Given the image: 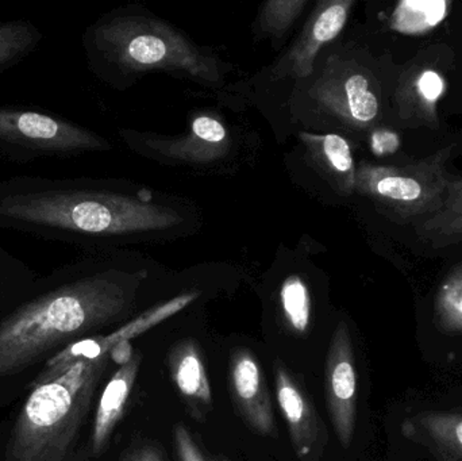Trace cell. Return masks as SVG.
Wrapping results in <instances>:
<instances>
[{
  "label": "cell",
  "mask_w": 462,
  "mask_h": 461,
  "mask_svg": "<svg viewBox=\"0 0 462 461\" xmlns=\"http://www.w3.org/2000/svg\"><path fill=\"white\" fill-rule=\"evenodd\" d=\"M119 461H134L133 460V455L132 451L127 452V454H125L124 456L119 459Z\"/></svg>",
  "instance_id": "cell-31"
},
{
  "label": "cell",
  "mask_w": 462,
  "mask_h": 461,
  "mask_svg": "<svg viewBox=\"0 0 462 461\" xmlns=\"http://www.w3.org/2000/svg\"><path fill=\"white\" fill-rule=\"evenodd\" d=\"M134 354L135 352L130 340L121 341V343L116 344L111 349L110 359L111 362L116 363V364H119V367H122V365L127 364L134 357Z\"/></svg>",
  "instance_id": "cell-28"
},
{
  "label": "cell",
  "mask_w": 462,
  "mask_h": 461,
  "mask_svg": "<svg viewBox=\"0 0 462 461\" xmlns=\"http://www.w3.org/2000/svg\"><path fill=\"white\" fill-rule=\"evenodd\" d=\"M401 148V137L390 129L374 130L371 135V149L374 156L383 157L396 153Z\"/></svg>",
  "instance_id": "cell-27"
},
{
  "label": "cell",
  "mask_w": 462,
  "mask_h": 461,
  "mask_svg": "<svg viewBox=\"0 0 462 461\" xmlns=\"http://www.w3.org/2000/svg\"><path fill=\"white\" fill-rule=\"evenodd\" d=\"M134 461H165L156 444L145 443L132 451Z\"/></svg>",
  "instance_id": "cell-29"
},
{
  "label": "cell",
  "mask_w": 462,
  "mask_h": 461,
  "mask_svg": "<svg viewBox=\"0 0 462 461\" xmlns=\"http://www.w3.org/2000/svg\"><path fill=\"white\" fill-rule=\"evenodd\" d=\"M32 271L7 249L0 246V310H7L34 284Z\"/></svg>",
  "instance_id": "cell-24"
},
{
  "label": "cell",
  "mask_w": 462,
  "mask_h": 461,
  "mask_svg": "<svg viewBox=\"0 0 462 461\" xmlns=\"http://www.w3.org/2000/svg\"><path fill=\"white\" fill-rule=\"evenodd\" d=\"M122 137L137 151L162 161L183 164H210L229 154L231 138L224 122L210 113H202L191 122V130L178 137L138 135L134 132H121Z\"/></svg>",
  "instance_id": "cell-7"
},
{
  "label": "cell",
  "mask_w": 462,
  "mask_h": 461,
  "mask_svg": "<svg viewBox=\"0 0 462 461\" xmlns=\"http://www.w3.org/2000/svg\"><path fill=\"white\" fill-rule=\"evenodd\" d=\"M325 397L337 438L347 449L357 421L358 382L352 335L345 321L337 325L326 356Z\"/></svg>",
  "instance_id": "cell-8"
},
{
  "label": "cell",
  "mask_w": 462,
  "mask_h": 461,
  "mask_svg": "<svg viewBox=\"0 0 462 461\" xmlns=\"http://www.w3.org/2000/svg\"><path fill=\"white\" fill-rule=\"evenodd\" d=\"M173 447L178 461H208L183 422L173 427Z\"/></svg>",
  "instance_id": "cell-26"
},
{
  "label": "cell",
  "mask_w": 462,
  "mask_h": 461,
  "mask_svg": "<svg viewBox=\"0 0 462 461\" xmlns=\"http://www.w3.org/2000/svg\"><path fill=\"white\" fill-rule=\"evenodd\" d=\"M450 7L448 0H404L391 14V29L404 35L426 34L445 21Z\"/></svg>",
  "instance_id": "cell-20"
},
{
  "label": "cell",
  "mask_w": 462,
  "mask_h": 461,
  "mask_svg": "<svg viewBox=\"0 0 462 461\" xmlns=\"http://www.w3.org/2000/svg\"><path fill=\"white\" fill-rule=\"evenodd\" d=\"M106 138L59 114L32 106L0 105V156L10 161L110 151Z\"/></svg>",
  "instance_id": "cell-6"
},
{
  "label": "cell",
  "mask_w": 462,
  "mask_h": 461,
  "mask_svg": "<svg viewBox=\"0 0 462 461\" xmlns=\"http://www.w3.org/2000/svg\"><path fill=\"white\" fill-rule=\"evenodd\" d=\"M168 370L189 416L203 422L213 410V390L203 360L202 349L194 338H183L168 352Z\"/></svg>",
  "instance_id": "cell-14"
},
{
  "label": "cell",
  "mask_w": 462,
  "mask_h": 461,
  "mask_svg": "<svg viewBox=\"0 0 462 461\" xmlns=\"http://www.w3.org/2000/svg\"><path fill=\"white\" fill-rule=\"evenodd\" d=\"M434 322L439 332L462 335V265L444 279L437 291Z\"/></svg>",
  "instance_id": "cell-23"
},
{
  "label": "cell",
  "mask_w": 462,
  "mask_h": 461,
  "mask_svg": "<svg viewBox=\"0 0 462 461\" xmlns=\"http://www.w3.org/2000/svg\"><path fill=\"white\" fill-rule=\"evenodd\" d=\"M415 226L418 235L436 248L462 244V178H453L442 207Z\"/></svg>",
  "instance_id": "cell-19"
},
{
  "label": "cell",
  "mask_w": 462,
  "mask_h": 461,
  "mask_svg": "<svg viewBox=\"0 0 462 461\" xmlns=\"http://www.w3.org/2000/svg\"><path fill=\"white\" fill-rule=\"evenodd\" d=\"M273 373L277 405L287 422L296 457L300 461H320L328 443L325 422L299 379L282 360L273 363Z\"/></svg>",
  "instance_id": "cell-11"
},
{
  "label": "cell",
  "mask_w": 462,
  "mask_h": 461,
  "mask_svg": "<svg viewBox=\"0 0 462 461\" xmlns=\"http://www.w3.org/2000/svg\"><path fill=\"white\" fill-rule=\"evenodd\" d=\"M280 310L285 325L295 335H306L311 324V294L300 275L288 276L279 291Z\"/></svg>",
  "instance_id": "cell-22"
},
{
  "label": "cell",
  "mask_w": 462,
  "mask_h": 461,
  "mask_svg": "<svg viewBox=\"0 0 462 461\" xmlns=\"http://www.w3.org/2000/svg\"><path fill=\"white\" fill-rule=\"evenodd\" d=\"M445 92V80L437 70L422 68L403 78L396 94L401 115L406 121H418L437 126V103Z\"/></svg>",
  "instance_id": "cell-18"
},
{
  "label": "cell",
  "mask_w": 462,
  "mask_h": 461,
  "mask_svg": "<svg viewBox=\"0 0 462 461\" xmlns=\"http://www.w3.org/2000/svg\"><path fill=\"white\" fill-rule=\"evenodd\" d=\"M402 435L428 448L439 461H462V414L422 411L404 420Z\"/></svg>",
  "instance_id": "cell-16"
},
{
  "label": "cell",
  "mask_w": 462,
  "mask_h": 461,
  "mask_svg": "<svg viewBox=\"0 0 462 461\" xmlns=\"http://www.w3.org/2000/svg\"><path fill=\"white\" fill-rule=\"evenodd\" d=\"M42 40L43 32L32 21L0 22V73L29 57Z\"/></svg>",
  "instance_id": "cell-21"
},
{
  "label": "cell",
  "mask_w": 462,
  "mask_h": 461,
  "mask_svg": "<svg viewBox=\"0 0 462 461\" xmlns=\"http://www.w3.org/2000/svg\"><path fill=\"white\" fill-rule=\"evenodd\" d=\"M186 222L180 208L97 179L13 176L0 180V229L84 249L153 238Z\"/></svg>",
  "instance_id": "cell-1"
},
{
  "label": "cell",
  "mask_w": 462,
  "mask_h": 461,
  "mask_svg": "<svg viewBox=\"0 0 462 461\" xmlns=\"http://www.w3.org/2000/svg\"><path fill=\"white\" fill-rule=\"evenodd\" d=\"M73 461H87V457H86V456H84V454H80V455H79V456H78V457H76V459H75V460H73Z\"/></svg>",
  "instance_id": "cell-32"
},
{
  "label": "cell",
  "mask_w": 462,
  "mask_h": 461,
  "mask_svg": "<svg viewBox=\"0 0 462 461\" xmlns=\"http://www.w3.org/2000/svg\"><path fill=\"white\" fill-rule=\"evenodd\" d=\"M355 2L330 0L322 2L304 24L295 45L273 68V78H303L314 72L315 59L323 46L336 40L346 26Z\"/></svg>",
  "instance_id": "cell-12"
},
{
  "label": "cell",
  "mask_w": 462,
  "mask_h": 461,
  "mask_svg": "<svg viewBox=\"0 0 462 461\" xmlns=\"http://www.w3.org/2000/svg\"><path fill=\"white\" fill-rule=\"evenodd\" d=\"M141 364H143V354L135 352L134 357L127 364L119 367L106 384L97 403L94 427H92V456H100L107 449L114 430L126 410L127 402L140 373Z\"/></svg>",
  "instance_id": "cell-15"
},
{
  "label": "cell",
  "mask_w": 462,
  "mask_h": 461,
  "mask_svg": "<svg viewBox=\"0 0 462 461\" xmlns=\"http://www.w3.org/2000/svg\"><path fill=\"white\" fill-rule=\"evenodd\" d=\"M197 298L198 292L195 291L178 295V297L172 298L167 302L153 306V308L135 317L132 321L126 322L124 327H119L110 335L91 336V337L83 338V340L76 341V343L65 346L64 349L57 352L48 360V364L45 365L37 379L32 382V387L49 383L59 376L64 375L69 368L78 364L81 360L97 359V357L110 354L111 349L116 344L121 343V341L133 340L137 336L148 332L152 327L164 322L165 319L183 311L187 306L195 302Z\"/></svg>",
  "instance_id": "cell-10"
},
{
  "label": "cell",
  "mask_w": 462,
  "mask_h": 461,
  "mask_svg": "<svg viewBox=\"0 0 462 461\" xmlns=\"http://www.w3.org/2000/svg\"><path fill=\"white\" fill-rule=\"evenodd\" d=\"M307 157L318 172L328 180L338 194L349 197L356 192V167L346 138L334 133H300Z\"/></svg>",
  "instance_id": "cell-17"
},
{
  "label": "cell",
  "mask_w": 462,
  "mask_h": 461,
  "mask_svg": "<svg viewBox=\"0 0 462 461\" xmlns=\"http://www.w3.org/2000/svg\"><path fill=\"white\" fill-rule=\"evenodd\" d=\"M455 146L404 165L361 162L356 171V192L368 198L380 213L401 224H420L436 214L447 199L452 176L447 165Z\"/></svg>",
  "instance_id": "cell-5"
},
{
  "label": "cell",
  "mask_w": 462,
  "mask_h": 461,
  "mask_svg": "<svg viewBox=\"0 0 462 461\" xmlns=\"http://www.w3.org/2000/svg\"><path fill=\"white\" fill-rule=\"evenodd\" d=\"M229 383L234 405L250 429L265 438H277L265 373L250 349L236 348L231 352Z\"/></svg>",
  "instance_id": "cell-13"
},
{
  "label": "cell",
  "mask_w": 462,
  "mask_h": 461,
  "mask_svg": "<svg viewBox=\"0 0 462 461\" xmlns=\"http://www.w3.org/2000/svg\"><path fill=\"white\" fill-rule=\"evenodd\" d=\"M312 97L328 114L356 129H368L380 115L376 88L357 65L338 62L328 68Z\"/></svg>",
  "instance_id": "cell-9"
},
{
  "label": "cell",
  "mask_w": 462,
  "mask_h": 461,
  "mask_svg": "<svg viewBox=\"0 0 462 461\" xmlns=\"http://www.w3.org/2000/svg\"><path fill=\"white\" fill-rule=\"evenodd\" d=\"M309 0H269L261 5L258 24L261 32L273 38H282L298 21Z\"/></svg>",
  "instance_id": "cell-25"
},
{
  "label": "cell",
  "mask_w": 462,
  "mask_h": 461,
  "mask_svg": "<svg viewBox=\"0 0 462 461\" xmlns=\"http://www.w3.org/2000/svg\"><path fill=\"white\" fill-rule=\"evenodd\" d=\"M208 461H231L227 457L222 456V455H217V456H211Z\"/></svg>",
  "instance_id": "cell-30"
},
{
  "label": "cell",
  "mask_w": 462,
  "mask_h": 461,
  "mask_svg": "<svg viewBox=\"0 0 462 461\" xmlns=\"http://www.w3.org/2000/svg\"><path fill=\"white\" fill-rule=\"evenodd\" d=\"M110 354L81 360L49 383L32 387L16 420L7 461H68Z\"/></svg>",
  "instance_id": "cell-4"
},
{
  "label": "cell",
  "mask_w": 462,
  "mask_h": 461,
  "mask_svg": "<svg viewBox=\"0 0 462 461\" xmlns=\"http://www.w3.org/2000/svg\"><path fill=\"white\" fill-rule=\"evenodd\" d=\"M89 69L110 86L124 87L141 73L162 70L208 86L222 83V64L167 22L133 11H113L87 27Z\"/></svg>",
  "instance_id": "cell-3"
},
{
  "label": "cell",
  "mask_w": 462,
  "mask_h": 461,
  "mask_svg": "<svg viewBox=\"0 0 462 461\" xmlns=\"http://www.w3.org/2000/svg\"><path fill=\"white\" fill-rule=\"evenodd\" d=\"M106 254L57 268L5 310L0 317V379L97 336V330L133 313L145 273L126 270Z\"/></svg>",
  "instance_id": "cell-2"
}]
</instances>
